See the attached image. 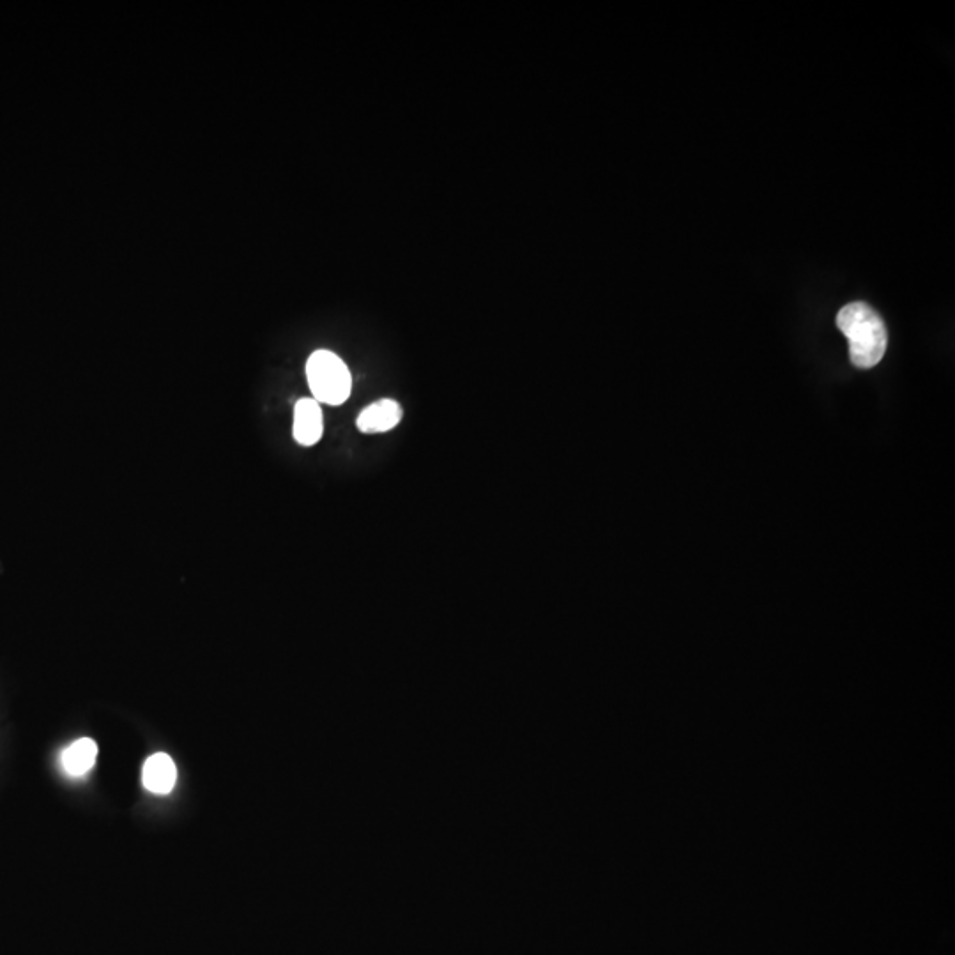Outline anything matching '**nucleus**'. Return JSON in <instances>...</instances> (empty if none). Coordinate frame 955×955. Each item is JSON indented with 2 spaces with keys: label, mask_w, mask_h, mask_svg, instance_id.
Instances as JSON below:
<instances>
[{
  "label": "nucleus",
  "mask_w": 955,
  "mask_h": 955,
  "mask_svg": "<svg viewBox=\"0 0 955 955\" xmlns=\"http://www.w3.org/2000/svg\"><path fill=\"white\" fill-rule=\"evenodd\" d=\"M837 326L849 342V358L858 368H872L883 360L888 333L878 312L865 303H851L837 315Z\"/></svg>",
  "instance_id": "1"
},
{
  "label": "nucleus",
  "mask_w": 955,
  "mask_h": 955,
  "mask_svg": "<svg viewBox=\"0 0 955 955\" xmlns=\"http://www.w3.org/2000/svg\"><path fill=\"white\" fill-rule=\"evenodd\" d=\"M306 379L319 404L342 405L351 397V372L335 352L315 351L306 361Z\"/></svg>",
  "instance_id": "2"
},
{
  "label": "nucleus",
  "mask_w": 955,
  "mask_h": 955,
  "mask_svg": "<svg viewBox=\"0 0 955 955\" xmlns=\"http://www.w3.org/2000/svg\"><path fill=\"white\" fill-rule=\"evenodd\" d=\"M294 439L301 446H314L324 432L321 404L315 398H301L294 409Z\"/></svg>",
  "instance_id": "3"
},
{
  "label": "nucleus",
  "mask_w": 955,
  "mask_h": 955,
  "mask_svg": "<svg viewBox=\"0 0 955 955\" xmlns=\"http://www.w3.org/2000/svg\"><path fill=\"white\" fill-rule=\"evenodd\" d=\"M402 420V409L395 400H379L367 409L361 411L358 416V428L363 434H384L397 427Z\"/></svg>",
  "instance_id": "4"
},
{
  "label": "nucleus",
  "mask_w": 955,
  "mask_h": 955,
  "mask_svg": "<svg viewBox=\"0 0 955 955\" xmlns=\"http://www.w3.org/2000/svg\"><path fill=\"white\" fill-rule=\"evenodd\" d=\"M144 786L154 795H169L176 786L177 768L172 757L167 754H154L147 759L142 773Z\"/></svg>",
  "instance_id": "5"
},
{
  "label": "nucleus",
  "mask_w": 955,
  "mask_h": 955,
  "mask_svg": "<svg viewBox=\"0 0 955 955\" xmlns=\"http://www.w3.org/2000/svg\"><path fill=\"white\" fill-rule=\"evenodd\" d=\"M98 757V745L91 738H82L71 743L62 754V766L71 777H82L91 772Z\"/></svg>",
  "instance_id": "6"
}]
</instances>
